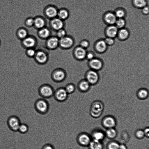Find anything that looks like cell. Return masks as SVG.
Here are the masks:
<instances>
[{"mask_svg":"<svg viewBox=\"0 0 149 149\" xmlns=\"http://www.w3.org/2000/svg\"><path fill=\"white\" fill-rule=\"evenodd\" d=\"M34 107L38 113L44 115L48 112L49 109V105L48 101L45 98H41L35 101Z\"/></svg>","mask_w":149,"mask_h":149,"instance_id":"obj_1","label":"cell"},{"mask_svg":"<svg viewBox=\"0 0 149 149\" xmlns=\"http://www.w3.org/2000/svg\"><path fill=\"white\" fill-rule=\"evenodd\" d=\"M54 89L52 86L47 84L40 85L38 90L39 95L44 98H49L53 96Z\"/></svg>","mask_w":149,"mask_h":149,"instance_id":"obj_2","label":"cell"},{"mask_svg":"<svg viewBox=\"0 0 149 149\" xmlns=\"http://www.w3.org/2000/svg\"><path fill=\"white\" fill-rule=\"evenodd\" d=\"M67 76V73L64 69L57 68L52 72L51 77L52 80L56 83H60L64 81Z\"/></svg>","mask_w":149,"mask_h":149,"instance_id":"obj_3","label":"cell"},{"mask_svg":"<svg viewBox=\"0 0 149 149\" xmlns=\"http://www.w3.org/2000/svg\"><path fill=\"white\" fill-rule=\"evenodd\" d=\"M102 103L99 101L94 102L92 104L90 111L91 116L94 118L99 117L102 114L104 109Z\"/></svg>","mask_w":149,"mask_h":149,"instance_id":"obj_4","label":"cell"},{"mask_svg":"<svg viewBox=\"0 0 149 149\" xmlns=\"http://www.w3.org/2000/svg\"><path fill=\"white\" fill-rule=\"evenodd\" d=\"M68 95L64 87H61L54 90L53 96L56 101L63 102L67 99Z\"/></svg>","mask_w":149,"mask_h":149,"instance_id":"obj_5","label":"cell"},{"mask_svg":"<svg viewBox=\"0 0 149 149\" xmlns=\"http://www.w3.org/2000/svg\"><path fill=\"white\" fill-rule=\"evenodd\" d=\"M92 139L91 136L85 132L79 133L77 135L76 139L78 144L83 147L88 146Z\"/></svg>","mask_w":149,"mask_h":149,"instance_id":"obj_6","label":"cell"},{"mask_svg":"<svg viewBox=\"0 0 149 149\" xmlns=\"http://www.w3.org/2000/svg\"><path fill=\"white\" fill-rule=\"evenodd\" d=\"M99 78V74L97 71L90 69L87 71L85 74V79L91 85L96 84Z\"/></svg>","mask_w":149,"mask_h":149,"instance_id":"obj_7","label":"cell"},{"mask_svg":"<svg viewBox=\"0 0 149 149\" xmlns=\"http://www.w3.org/2000/svg\"><path fill=\"white\" fill-rule=\"evenodd\" d=\"M21 123L19 119L17 116H10L7 120V124L9 128L14 132L18 131Z\"/></svg>","mask_w":149,"mask_h":149,"instance_id":"obj_8","label":"cell"},{"mask_svg":"<svg viewBox=\"0 0 149 149\" xmlns=\"http://www.w3.org/2000/svg\"><path fill=\"white\" fill-rule=\"evenodd\" d=\"M34 58L36 63L41 65L46 64L49 59L48 56L46 53L40 50L36 52Z\"/></svg>","mask_w":149,"mask_h":149,"instance_id":"obj_9","label":"cell"},{"mask_svg":"<svg viewBox=\"0 0 149 149\" xmlns=\"http://www.w3.org/2000/svg\"><path fill=\"white\" fill-rule=\"evenodd\" d=\"M87 52L86 49L79 46L76 48L74 51V57L76 60L82 61L86 58Z\"/></svg>","mask_w":149,"mask_h":149,"instance_id":"obj_10","label":"cell"},{"mask_svg":"<svg viewBox=\"0 0 149 149\" xmlns=\"http://www.w3.org/2000/svg\"><path fill=\"white\" fill-rule=\"evenodd\" d=\"M103 18L104 22L108 25H115L117 19L114 12L111 11L105 13Z\"/></svg>","mask_w":149,"mask_h":149,"instance_id":"obj_11","label":"cell"},{"mask_svg":"<svg viewBox=\"0 0 149 149\" xmlns=\"http://www.w3.org/2000/svg\"><path fill=\"white\" fill-rule=\"evenodd\" d=\"M102 125L107 129L115 128L116 125L115 119L111 116H107L103 118L102 122Z\"/></svg>","mask_w":149,"mask_h":149,"instance_id":"obj_12","label":"cell"},{"mask_svg":"<svg viewBox=\"0 0 149 149\" xmlns=\"http://www.w3.org/2000/svg\"><path fill=\"white\" fill-rule=\"evenodd\" d=\"M74 43V40L72 38L66 36L59 39V45L63 49H67L71 48Z\"/></svg>","mask_w":149,"mask_h":149,"instance_id":"obj_13","label":"cell"},{"mask_svg":"<svg viewBox=\"0 0 149 149\" xmlns=\"http://www.w3.org/2000/svg\"><path fill=\"white\" fill-rule=\"evenodd\" d=\"M88 65L91 69L97 71L102 68L103 63L101 60L95 57L89 61Z\"/></svg>","mask_w":149,"mask_h":149,"instance_id":"obj_14","label":"cell"},{"mask_svg":"<svg viewBox=\"0 0 149 149\" xmlns=\"http://www.w3.org/2000/svg\"><path fill=\"white\" fill-rule=\"evenodd\" d=\"M107 47L108 46L104 39H100L97 41L94 45L95 50L99 53H102L105 52L107 49Z\"/></svg>","mask_w":149,"mask_h":149,"instance_id":"obj_15","label":"cell"},{"mask_svg":"<svg viewBox=\"0 0 149 149\" xmlns=\"http://www.w3.org/2000/svg\"><path fill=\"white\" fill-rule=\"evenodd\" d=\"M119 29L115 25H108L105 30L106 37L114 38L117 36Z\"/></svg>","mask_w":149,"mask_h":149,"instance_id":"obj_16","label":"cell"},{"mask_svg":"<svg viewBox=\"0 0 149 149\" xmlns=\"http://www.w3.org/2000/svg\"><path fill=\"white\" fill-rule=\"evenodd\" d=\"M50 25L53 29L57 31L63 28L64 24L63 20L56 17L52 19Z\"/></svg>","mask_w":149,"mask_h":149,"instance_id":"obj_17","label":"cell"},{"mask_svg":"<svg viewBox=\"0 0 149 149\" xmlns=\"http://www.w3.org/2000/svg\"><path fill=\"white\" fill-rule=\"evenodd\" d=\"M91 84L85 79L80 80L77 84V88L80 92L84 93L89 90Z\"/></svg>","mask_w":149,"mask_h":149,"instance_id":"obj_18","label":"cell"},{"mask_svg":"<svg viewBox=\"0 0 149 149\" xmlns=\"http://www.w3.org/2000/svg\"><path fill=\"white\" fill-rule=\"evenodd\" d=\"M59 39L57 37L49 38L47 41V46L49 49H55L59 45Z\"/></svg>","mask_w":149,"mask_h":149,"instance_id":"obj_19","label":"cell"},{"mask_svg":"<svg viewBox=\"0 0 149 149\" xmlns=\"http://www.w3.org/2000/svg\"><path fill=\"white\" fill-rule=\"evenodd\" d=\"M45 12L48 17L52 19L57 16L58 10L53 6H49L46 8Z\"/></svg>","mask_w":149,"mask_h":149,"instance_id":"obj_20","label":"cell"},{"mask_svg":"<svg viewBox=\"0 0 149 149\" xmlns=\"http://www.w3.org/2000/svg\"><path fill=\"white\" fill-rule=\"evenodd\" d=\"M130 32L128 29L125 28L119 29L117 37L121 41L126 40L130 36Z\"/></svg>","mask_w":149,"mask_h":149,"instance_id":"obj_21","label":"cell"},{"mask_svg":"<svg viewBox=\"0 0 149 149\" xmlns=\"http://www.w3.org/2000/svg\"><path fill=\"white\" fill-rule=\"evenodd\" d=\"M105 136V133L102 130H96L92 132L91 136L92 139L102 141L104 139Z\"/></svg>","mask_w":149,"mask_h":149,"instance_id":"obj_22","label":"cell"},{"mask_svg":"<svg viewBox=\"0 0 149 149\" xmlns=\"http://www.w3.org/2000/svg\"><path fill=\"white\" fill-rule=\"evenodd\" d=\"M89 149H103V145L101 141L92 139L88 146Z\"/></svg>","mask_w":149,"mask_h":149,"instance_id":"obj_23","label":"cell"},{"mask_svg":"<svg viewBox=\"0 0 149 149\" xmlns=\"http://www.w3.org/2000/svg\"><path fill=\"white\" fill-rule=\"evenodd\" d=\"M23 43L27 47L32 48L35 45L36 41L34 38L31 37H26L24 38Z\"/></svg>","mask_w":149,"mask_h":149,"instance_id":"obj_24","label":"cell"},{"mask_svg":"<svg viewBox=\"0 0 149 149\" xmlns=\"http://www.w3.org/2000/svg\"><path fill=\"white\" fill-rule=\"evenodd\" d=\"M38 34L39 36L42 38L46 39L49 37L50 32L48 28L44 27L39 29Z\"/></svg>","mask_w":149,"mask_h":149,"instance_id":"obj_25","label":"cell"},{"mask_svg":"<svg viewBox=\"0 0 149 149\" xmlns=\"http://www.w3.org/2000/svg\"><path fill=\"white\" fill-rule=\"evenodd\" d=\"M34 19V25L37 29H40L45 27V22L42 18L38 17L35 18Z\"/></svg>","mask_w":149,"mask_h":149,"instance_id":"obj_26","label":"cell"},{"mask_svg":"<svg viewBox=\"0 0 149 149\" xmlns=\"http://www.w3.org/2000/svg\"><path fill=\"white\" fill-rule=\"evenodd\" d=\"M105 134L108 138L113 139L116 136L117 132L114 128H110L107 129Z\"/></svg>","mask_w":149,"mask_h":149,"instance_id":"obj_27","label":"cell"},{"mask_svg":"<svg viewBox=\"0 0 149 149\" xmlns=\"http://www.w3.org/2000/svg\"><path fill=\"white\" fill-rule=\"evenodd\" d=\"M69 15L68 11L65 9H62L58 10V17L63 20L67 19Z\"/></svg>","mask_w":149,"mask_h":149,"instance_id":"obj_28","label":"cell"},{"mask_svg":"<svg viewBox=\"0 0 149 149\" xmlns=\"http://www.w3.org/2000/svg\"><path fill=\"white\" fill-rule=\"evenodd\" d=\"M133 4L136 8L141 9L147 6L146 0H133Z\"/></svg>","mask_w":149,"mask_h":149,"instance_id":"obj_29","label":"cell"},{"mask_svg":"<svg viewBox=\"0 0 149 149\" xmlns=\"http://www.w3.org/2000/svg\"><path fill=\"white\" fill-rule=\"evenodd\" d=\"M114 13L117 18H124L126 13V10L122 8H117Z\"/></svg>","mask_w":149,"mask_h":149,"instance_id":"obj_30","label":"cell"},{"mask_svg":"<svg viewBox=\"0 0 149 149\" xmlns=\"http://www.w3.org/2000/svg\"><path fill=\"white\" fill-rule=\"evenodd\" d=\"M148 91L144 88L139 90L137 93V97L141 99H144L148 96Z\"/></svg>","mask_w":149,"mask_h":149,"instance_id":"obj_31","label":"cell"},{"mask_svg":"<svg viewBox=\"0 0 149 149\" xmlns=\"http://www.w3.org/2000/svg\"><path fill=\"white\" fill-rule=\"evenodd\" d=\"M126 24L124 18H119L117 19L115 25L119 29L125 28Z\"/></svg>","mask_w":149,"mask_h":149,"instance_id":"obj_32","label":"cell"},{"mask_svg":"<svg viewBox=\"0 0 149 149\" xmlns=\"http://www.w3.org/2000/svg\"><path fill=\"white\" fill-rule=\"evenodd\" d=\"M64 88L68 94L73 93L76 88L75 85L73 83H69L67 84Z\"/></svg>","mask_w":149,"mask_h":149,"instance_id":"obj_33","label":"cell"},{"mask_svg":"<svg viewBox=\"0 0 149 149\" xmlns=\"http://www.w3.org/2000/svg\"><path fill=\"white\" fill-rule=\"evenodd\" d=\"M120 144L118 142L112 141L107 144V149H119Z\"/></svg>","mask_w":149,"mask_h":149,"instance_id":"obj_34","label":"cell"},{"mask_svg":"<svg viewBox=\"0 0 149 149\" xmlns=\"http://www.w3.org/2000/svg\"><path fill=\"white\" fill-rule=\"evenodd\" d=\"M29 130L28 125L25 123H21L19 127L18 131L22 134L26 133Z\"/></svg>","mask_w":149,"mask_h":149,"instance_id":"obj_35","label":"cell"},{"mask_svg":"<svg viewBox=\"0 0 149 149\" xmlns=\"http://www.w3.org/2000/svg\"><path fill=\"white\" fill-rule=\"evenodd\" d=\"M57 37L59 39L62 38L66 36V32L63 28L57 31Z\"/></svg>","mask_w":149,"mask_h":149,"instance_id":"obj_36","label":"cell"},{"mask_svg":"<svg viewBox=\"0 0 149 149\" xmlns=\"http://www.w3.org/2000/svg\"><path fill=\"white\" fill-rule=\"evenodd\" d=\"M135 135L139 139H142L145 136L143 130L141 129L137 130L135 132Z\"/></svg>","mask_w":149,"mask_h":149,"instance_id":"obj_37","label":"cell"},{"mask_svg":"<svg viewBox=\"0 0 149 149\" xmlns=\"http://www.w3.org/2000/svg\"><path fill=\"white\" fill-rule=\"evenodd\" d=\"M104 40L108 46H112L115 43L114 38H113L106 37Z\"/></svg>","mask_w":149,"mask_h":149,"instance_id":"obj_38","label":"cell"},{"mask_svg":"<svg viewBox=\"0 0 149 149\" xmlns=\"http://www.w3.org/2000/svg\"><path fill=\"white\" fill-rule=\"evenodd\" d=\"M89 45L88 41L86 40H83L80 42L79 46L86 49L88 47Z\"/></svg>","mask_w":149,"mask_h":149,"instance_id":"obj_39","label":"cell"},{"mask_svg":"<svg viewBox=\"0 0 149 149\" xmlns=\"http://www.w3.org/2000/svg\"><path fill=\"white\" fill-rule=\"evenodd\" d=\"M19 36L22 38H25L26 37L27 35V32L24 29H21L20 30L18 33Z\"/></svg>","mask_w":149,"mask_h":149,"instance_id":"obj_40","label":"cell"},{"mask_svg":"<svg viewBox=\"0 0 149 149\" xmlns=\"http://www.w3.org/2000/svg\"><path fill=\"white\" fill-rule=\"evenodd\" d=\"M36 51L32 48H29L27 51L26 53L27 55L30 57H34L35 56Z\"/></svg>","mask_w":149,"mask_h":149,"instance_id":"obj_41","label":"cell"},{"mask_svg":"<svg viewBox=\"0 0 149 149\" xmlns=\"http://www.w3.org/2000/svg\"><path fill=\"white\" fill-rule=\"evenodd\" d=\"M94 58H95V54L93 52L90 51L87 52L86 58L89 61L92 60Z\"/></svg>","mask_w":149,"mask_h":149,"instance_id":"obj_42","label":"cell"},{"mask_svg":"<svg viewBox=\"0 0 149 149\" xmlns=\"http://www.w3.org/2000/svg\"><path fill=\"white\" fill-rule=\"evenodd\" d=\"M34 19L32 18L28 19L26 22V24L29 26H32L34 25Z\"/></svg>","mask_w":149,"mask_h":149,"instance_id":"obj_43","label":"cell"},{"mask_svg":"<svg viewBox=\"0 0 149 149\" xmlns=\"http://www.w3.org/2000/svg\"><path fill=\"white\" fill-rule=\"evenodd\" d=\"M141 9L142 13L143 14L145 15H147L149 13V8L147 6L144 7Z\"/></svg>","mask_w":149,"mask_h":149,"instance_id":"obj_44","label":"cell"},{"mask_svg":"<svg viewBox=\"0 0 149 149\" xmlns=\"http://www.w3.org/2000/svg\"><path fill=\"white\" fill-rule=\"evenodd\" d=\"M42 149H55L54 146L50 144H47L44 145Z\"/></svg>","mask_w":149,"mask_h":149,"instance_id":"obj_45","label":"cell"},{"mask_svg":"<svg viewBox=\"0 0 149 149\" xmlns=\"http://www.w3.org/2000/svg\"><path fill=\"white\" fill-rule=\"evenodd\" d=\"M145 136L148 138L149 136V127H146L143 130Z\"/></svg>","mask_w":149,"mask_h":149,"instance_id":"obj_46","label":"cell"},{"mask_svg":"<svg viewBox=\"0 0 149 149\" xmlns=\"http://www.w3.org/2000/svg\"><path fill=\"white\" fill-rule=\"evenodd\" d=\"M119 149H127L126 146L124 144H120Z\"/></svg>","mask_w":149,"mask_h":149,"instance_id":"obj_47","label":"cell"}]
</instances>
